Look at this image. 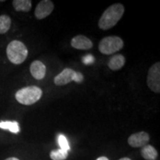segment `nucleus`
Masks as SVG:
<instances>
[{
  "mask_svg": "<svg viewBox=\"0 0 160 160\" xmlns=\"http://www.w3.org/2000/svg\"><path fill=\"white\" fill-rule=\"evenodd\" d=\"M124 12H125V8L122 4H113L104 11L99 20L98 26L103 31H107L112 28L122 19Z\"/></svg>",
  "mask_w": 160,
  "mask_h": 160,
  "instance_id": "f257e3e1",
  "label": "nucleus"
},
{
  "mask_svg": "<svg viewBox=\"0 0 160 160\" xmlns=\"http://www.w3.org/2000/svg\"><path fill=\"white\" fill-rule=\"evenodd\" d=\"M8 59L14 65H20L25 61L28 51L25 44L19 40H13L8 45L6 49Z\"/></svg>",
  "mask_w": 160,
  "mask_h": 160,
  "instance_id": "f03ea898",
  "label": "nucleus"
},
{
  "mask_svg": "<svg viewBox=\"0 0 160 160\" xmlns=\"http://www.w3.org/2000/svg\"><path fill=\"white\" fill-rule=\"evenodd\" d=\"M42 91L37 86H28L19 90L15 94L18 102L24 105H31L41 99Z\"/></svg>",
  "mask_w": 160,
  "mask_h": 160,
  "instance_id": "7ed1b4c3",
  "label": "nucleus"
},
{
  "mask_svg": "<svg viewBox=\"0 0 160 160\" xmlns=\"http://www.w3.org/2000/svg\"><path fill=\"white\" fill-rule=\"evenodd\" d=\"M124 47V42L117 36L103 38L99 44V51L105 55H111L120 51Z\"/></svg>",
  "mask_w": 160,
  "mask_h": 160,
  "instance_id": "20e7f679",
  "label": "nucleus"
},
{
  "mask_svg": "<svg viewBox=\"0 0 160 160\" xmlns=\"http://www.w3.org/2000/svg\"><path fill=\"white\" fill-rule=\"evenodd\" d=\"M84 80L82 73L73 71L71 68L64 69L54 78V83L57 86H63L71 82H76L77 83H82Z\"/></svg>",
  "mask_w": 160,
  "mask_h": 160,
  "instance_id": "39448f33",
  "label": "nucleus"
},
{
  "mask_svg": "<svg viewBox=\"0 0 160 160\" xmlns=\"http://www.w3.org/2000/svg\"><path fill=\"white\" fill-rule=\"evenodd\" d=\"M148 86L154 93H160V62H157L149 68L147 77Z\"/></svg>",
  "mask_w": 160,
  "mask_h": 160,
  "instance_id": "423d86ee",
  "label": "nucleus"
},
{
  "mask_svg": "<svg viewBox=\"0 0 160 160\" xmlns=\"http://www.w3.org/2000/svg\"><path fill=\"white\" fill-rule=\"evenodd\" d=\"M54 9L53 2L50 0H42L36 7L34 14L37 19H43L48 17Z\"/></svg>",
  "mask_w": 160,
  "mask_h": 160,
  "instance_id": "0eeeda50",
  "label": "nucleus"
},
{
  "mask_svg": "<svg viewBox=\"0 0 160 160\" xmlns=\"http://www.w3.org/2000/svg\"><path fill=\"white\" fill-rule=\"evenodd\" d=\"M150 140V136L145 131H141L130 136L128 142L133 148L144 147Z\"/></svg>",
  "mask_w": 160,
  "mask_h": 160,
  "instance_id": "6e6552de",
  "label": "nucleus"
},
{
  "mask_svg": "<svg viewBox=\"0 0 160 160\" xmlns=\"http://www.w3.org/2000/svg\"><path fill=\"white\" fill-rule=\"evenodd\" d=\"M71 45L73 48L79 50H89L93 47L91 39L83 35H78L71 39Z\"/></svg>",
  "mask_w": 160,
  "mask_h": 160,
  "instance_id": "1a4fd4ad",
  "label": "nucleus"
},
{
  "mask_svg": "<svg viewBox=\"0 0 160 160\" xmlns=\"http://www.w3.org/2000/svg\"><path fill=\"white\" fill-rule=\"evenodd\" d=\"M30 71L34 79L41 80L45 78L46 74V67L39 60H35L30 66Z\"/></svg>",
  "mask_w": 160,
  "mask_h": 160,
  "instance_id": "9d476101",
  "label": "nucleus"
},
{
  "mask_svg": "<svg viewBox=\"0 0 160 160\" xmlns=\"http://www.w3.org/2000/svg\"><path fill=\"white\" fill-rule=\"evenodd\" d=\"M125 58L123 55L116 54L111 58L108 65L112 71H118L125 65Z\"/></svg>",
  "mask_w": 160,
  "mask_h": 160,
  "instance_id": "9b49d317",
  "label": "nucleus"
},
{
  "mask_svg": "<svg viewBox=\"0 0 160 160\" xmlns=\"http://www.w3.org/2000/svg\"><path fill=\"white\" fill-rule=\"evenodd\" d=\"M12 5L16 11L29 12L32 8V2L31 0H13Z\"/></svg>",
  "mask_w": 160,
  "mask_h": 160,
  "instance_id": "f8f14e48",
  "label": "nucleus"
},
{
  "mask_svg": "<svg viewBox=\"0 0 160 160\" xmlns=\"http://www.w3.org/2000/svg\"><path fill=\"white\" fill-rule=\"evenodd\" d=\"M141 154L146 160H156L158 157V152L152 145H146L142 148Z\"/></svg>",
  "mask_w": 160,
  "mask_h": 160,
  "instance_id": "ddd939ff",
  "label": "nucleus"
},
{
  "mask_svg": "<svg viewBox=\"0 0 160 160\" xmlns=\"http://www.w3.org/2000/svg\"><path fill=\"white\" fill-rule=\"evenodd\" d=\"M0 128L8 130V131L13 133H18L20 131L19 123L16 121L1 122H0Z\"/></svg>",
  "mask_w": 160,
  "mask_h": 160,
  "instance_id": "4468645a",
  "label": "nucleus"
},
{
  "mask_svg": "<svg viewBox=\"0 0 160 160\" xmlns=\"http://www.w3.org/2000/svg\"><path fill=\"white\" fill-rule=\"evenodd\" d=\"M11 25V19L8 15L0 16V34H4L9 31Z\"/></svg>",
  "mask_w": 160,
  "mask_h": 160,
  "instance_id": "2eb2a0df",
  "label": "nucleus"
},
{
  "mask_svg": "<svg viewBox=\"0 0 160 160\" xmlns=\"http://www.w3.org/2000/svg\"><path fill=\"white\" fill-rule=\"evenodd\" d=\"M68 156V151L61 148L53 150L50 153V157L53 160H65Z\"/></svg>",
  "mask_w": 160,
  "mask_h": 160,
  "instance_id": "dca6fc26",
  "label": "nucleus"
},
{
  "mask_svg": "<svg viewBox=\"0 0 160 160\" xmlns=\"http://www.w3.org/2000/svg\"><path fill=\"white\" fill-rule=\"evenodd\" d=\"M58 143L60 146V148L65 150L66 151H68L70 150L69 143L68 142L67 138L63 134H59L58 136Z\"/></svg>",
  "mask_w": 160,
  "mask_h": 160,
  "instance_id": "f3484780",
  "label": "nucleus"
},
{
  "mask_svg": "<svg viewBox=\"0 0 160 160\" xmlns=\"http://www.w3.org/2000/svg\"><path fill=\"white\" fill-rule=\"evenodd\" d=\"M82 62L85 65H91L94 62V57L91 54L86 55L82 58Z\"/></svg>",
  "mask_w": 160,
  "mask_h": 160,
  "instance_id": "a211bd4d",
  "label": "nucleus"
},
{
  "mask_svg": "<svg viewBox=\"0 0 160 160\" xmlns=\"http://www.w3.org/2000/svg\"><path fill=\"white\" fill-rule=\"evenodd\" d=\"M97 160H109L106 157H100L97 159Z\"/></svg>",
  "mask_w": 160,
  "mask_h": 160,
  "instance_id": "6ab92c4d",
  "label": "nucleus"
},
{
  "mask_svg": "<svg viewBox=\"0 0 160 160\" xmlns=\"http://www.w3.org/2000/svg\"><path fill=\"white\" fill-rule=\"evenodd\" d=\"M5 160H19V159L16 157H10V158H8V159H6Z\"/></svg>",
  "mask_w": 160,
  "mask_h": 160,
  "instance_id": "aec40b11",
  "label": "nucleus"
},
{
  "mask_svg": "<svg viewBox=\"0 0 160 160\" xmlns=\"http://www.w3.org/2000/svg\"><path fill=\"white\" fill-rule=\"evenodd\" d=\"M119 160H131V159H129V158H128V157H124V158H122V159H120Z\"/></svg>",
  "mask_w": 160,
  "mask_h": 160,
  "instance_id": "412c9836",
  "label": "nucleus"
}]
</instances>
